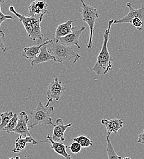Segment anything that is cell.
<instances>
[{
    "label": "cell",
    "instance_id": "f546056e",
    "mask_svg": "<svg viewBox=\"0 0 144 159\" xmlns=\"http://www.w3.org/2000/svg\"><path fill=\"white\" fill-rule=\"evenodd\" d=\"M1 118H0V121H1Z\"/></svg>",
    "mask_w": 144,
    "mask_h": 159
},
{
    "label": "cell",
    "instance_id": "5bb4252c",
    "mask_svg": "<svg viewBox=\"0 0 144 159\" xmlns=\"http://www.w3.org/2000/svg\"><path fill=\"white\" fill-rule=\"evenodd\" d=\"M101 124L105 127L107 134L112 133L117 134L123 126V121L122 119H107L104 118L101 121Z\"/></svg>",
    "mask_w": 144,
    "mask_h": 159
},
{
    "label": "cell",
    "instance_id": "30bf717a",
    "mask_svg": "<svg viewBox=\"0 0 144 159\" xmlns=\"http://www.w3.org/2000/svg\"><path fill=\"white\" fill-rule=\"evenodd\" d=\"M85 30V27L82 26L78 30H74L72 33L67 34V36L61 38L58 42L67 46H76L79 49L81 48L79 45V38L82 34L83 31Z\"/></svg>",
    "mask_w": 144,
    "mask_h": 159
},
{
    "label": "cell",
    "instance_id": "277c9868",
    "mask_svg": "<svg viewBox=\"0 0 144 159\" xmlns=\"http://www.w3.org/2000/svg\"><path fill=\"white\" fill-rule=\"evenodd\" d=\"M54 108L52 106H44L41 102L39 101L38 105L34 108L30 114L28 127L30 130L33 129L37 125H52L55 124L52 122V115Z\"/></svg>",
    "mask_w": 144,
    "mask_h": 159
},
{
    "label": "cell",
    "instance_id": "6da1fadb",
    "mask_svg": "<svg viewBox=\"0 0 144 159\" xmlns=\"http://www.w3.org/2000/svg\"><path fill=\"white\" fill-rule=\"evenodd\" d=\"M114 20L112 19L108 23V26L103 35V42L101 50L97 57L96 62L92 70L98 75H105L110 72L113 68L111 57L108 50V42L110 38V30L114 24Z\"/></svg>",
    "mask_w": 144,
    "mask_h": 159
},
{
    "label": "cell",
    "instance_id": "ac0fdd59",
    "mask_svg": "<svg viewBox=\"0 0 144 159\" xmlns=\"http://www.w3.org/2000/svg\"><path fill=\"white\" fill-rule=\"evenodd\" d=\"M110 135L107 134V137H106V141H107V145H106V152L107 154V156H108V159H122V157L118 156L114 147L113 145L111 143V140L110 139Z\"/></svg>",
    "mask_w": 144,
    "mask_h": 159
},
{
    "label": "cell",
    "instance_id": "603a6c76",
    "mask_svg": "<svg viewBox=\"0 0 144 159\" xmlns=\"http://www.w3.org/2000/svg\"><path fill=\"white\" fill-rule=\"evenodd\" d=\"M82 146L77 142H73L70 146H68V149H70L71 151L74 154H78L82 150Z\"/></svg>",
    "mask_w": 144,
    "mask_h": 159
},
{
    "label": "cell",
    "instance_id": "f1b7e54d",
    "mask_svg": "<svg viewBox=\"0 0 144 159\" xmlns=\"http://www.w3.org/2000/svg\"><path fill=\"white\" fill-rule=\"evenodd\" d=\"M131 159V158H129V157H124V159Z\"/></svg>",
    "mask_w": 144,
    "mask_h": 159
},
{
    "label": "cell",
    "instance_id": "3957f363",
    "mask_svg": "<svg viewBox=\"0 0 144 159\" xmlns=\"http://www.w3.org/2000/svg\"><path fill=\"white\" fill-rule=\"evenodd\" d=\"M47 47L48 51L54 57L56 62L63 63L74 59L73 64H76L78 60L81 59V56L75 52L71 47L54 40L47 44Z\"/></svg>",
    "mask_w": 144,
    "mask_h": 159
},
{
    "label": "cell",
    "instance_id": "5b68a950",
    "mask_svg": "<svg viewBox=\"0 0 144 159\" xmlns=\"http://www.w3.org/2000/svg\"><path fill=\"white\" fill-rule=\"evenodd\" d=\"M82 7L79 12L81 14L82 20L87 23L90 30V36L88 43L86 44L87 48L91 49L93 45V33L96 20L100 17L97 9L91 5L86 4L83 0H81Z\"/></svg>",
    "mask_w": 144,
    "mask_h": 159
},
{
    "label": "cell",
    "instance_id": "7402d4cb",
    "mask_svg": "<svg viewBox=\"0 0 144 159\" xmlns=\"http://www.w3.org/2000/svg\"><path fill=\"white\" fill-rule=\"evenodd\" d=\"M132 24L138 31H141L144 26V22L139 17H135L131 21Z\"/></svg>",
    "mask_w": 144,
    "mask_h": 159
},
{
    "label": "cell",
    "instance_id": "d6986e66",
    "mask_svg": "<svg viewBox=\"0 0 144 159\" xmlns=\"http://www.w3.org/2000/svg\"><path fill=\"white\" fill-rule=\"evenodd\" d=\"M14 114L11 111H6L0 113V117L1 119L0 122V132L2 131V130L6 127L10 120L14 116Z\"/></svg>",
    "mask_w": 144,
    "mask_h": 159
},
{
    "label": "cell",
    "instance_id": "484cf974",
    "mask_svg": "<svg viewBox=\"0 0 144 159\" xmlns=\"http://www.w3.org/2000/svg\"><path fill=\"white\" fill-rule=\"evenodd\" d=\"M137 142L142 144H144V130L139 135Z\"/></svg>",
    "mask_w": 144,
    "mask_h": 159
},
{
    "label": "cell",
    "instance_id": "d4e9b609",
    "mask_svg": "<svg viewBox=\"0 0 144 159\" xmlns=\"http://www.w3.org/2000/svg\"><path fill=\"white\" fill-rule=\"evenodd\" d=\"M1 4H0V27L1 26V24L4 21H5L6 20H12L13 19V17L12 16L5 15L4 14H3L1 12Z\"/></svg>",
    "mask_w": 144,
    "mask_h": 159
},
{
    "label": "cell",
    "instance_id": "8fae6325",
    "mask_svg": "<svg viewBox=\"0 0 144 159\" xmlns=\"http://www.w3.org/2000/svg\"><path fill=\"white\" fill-rule=\"evenodd\" d=\"M52 40L53 39H47L41 44L25 47L21 50V53L23 57L26 58L27 60H31V61L34 60L39 54L42 47L44 45L49 44V43L52 42Z\"/></svg>",
    "mask_w": 144,
    "mask_h": 159
},
{
    "label": "cell",
    "instance_id": "4316f807",
    "mask_svg": "<svg viewBox=\"0 0 144 159\" xmlns=\"http://www.w3.org/2000/svg\"><path fill=\"white\" fill-rule=\"evenodd\" d=\"M7 0H0V4H3V3H4L5 2H6Z\"/></svg>",
    "mask_w": 144,
    "mask_h": 159
},
{
    "label": "cell",
    "instance_id": "2e32d148",
    "mask_svg": "<svg viewBox=\"0 0 144 159\" xmlns=\"http://www.w3.org/2000/svg\"><path fill=\"white\" fill-rule=\"evenodd\" d=\"M51 60H53L55 61V58L48 51L47 45H46L42 47L41 52L38 55V57L31 61V65L32 67H35L39 64H42Z\"/></svg>",
    "mask_w": 144,
    "mask_h": 159
},
{
    "label": "cell",
    "instance_id": "7c38bea8",
    "mask_svg": "<svg viewBox=\"0 0 144 159\" xmlns=\"http://www.w3.org/2000/svg\"><path fill=\"white\" fill-rule=\"evenodd\" d=\"M72 124L69 123L66 125H64L63 124V119H57L56 124L53 126V134L52 136V139L55 141L64 142L65 141L64 134L67 128L71 127L72 126Z\"/></svg>",
    "mask_w": 144,
    "mask_h": 159
},
{
    "label": "cell",
    "instance_id": "8992f818",
    "mask_svg": "<svg viewBox=\"0 0 144 159\" xmlns=\"http://www.w3.org/2000/svg\"><path fill=\"white\" fill-rule=\"evenodd\" d=\"M65 88L62 82L58 78H55L49 84L46 92L47 102L45 107H49L53 100L58 101L60 99L64 94Z\"/></svg>",
    "mask_w": 144,
    "mask_h": 159
},
{
    "label": "cell",
    "instance_id": "4fadbf2b",
    "mask_svg": "<svg viewBox=\"0 0 144 159\" xmlns=\"http://www.w3.org/2000/svg\"><path fill=\"white\" fill-rule=\"evenodd\" d=\"M47 139L45 142L50 143L52 149H53L56 153L66 159H72L71 156L67 152L66 150L68 149V146L64 145L63 142L55 141L53 140L52 137L49 134L47 135Z\"/></svg>",
    "mask_w": 144,
    "mask_h": 159
},
{
    "label": "cell",
    "instance_id": "44dd1931",
    "mask_svg": "<svg viewBox=\"0 0 144 159\" xmlns=\"http://www.w3.org/2000/svg\"><path fill=\"white\" fill-rule=\"evenodd\" d=\"M18 119H19L18 115L17 114H14V115L12 117V118L10 120V121L8 123V124L2 130V131H4V132H6L7 134L12 132V130L16 128V125L17 124Z\"/></svg>",
    "mask_w": 144,
    "mask_h": 159
},
{
    "label": "cell",
    "instance_id": "7a4b0ae2",
    "mask_svg": "<svg viewBox=\"0 0 144 159\" xmlns=\"http://www.w3.org/2000/svg\"><path fill=\"white\" fill-rule=\"evenodd\" d=\"M9 11L14 14L18 19L19 21L24 26L28 38L33 41L44 40V35L42 32L41 22L43 17H26L18 13L13 6L9 7Z\"/></svg>",
    "mask_w": 144,
    "mask_h": 159
},
{
    "label": "cell",
    "instance_id": "cb8c5ba5",
    "mask_svg": "<svg viewBox=\"0 0 144 159\" xmlns=\"http://www.w3.org/2000/svg\"><path fill=\"white\" fill-rule=\"evenodd\" d=\"M5 39V34L3 31L0 30V50L2 52H5L7 48L5 46L4 41Z\"/></svg>",
    "mask_w": 144,
    "mask_h": 159
},
{
    "label": "cell",
    "instance_id": "ffe728a7",
    "mask_svg": "<svg viewBox=\"0 0 144 159\" xmlns=\"http://www.w3.org/2000/svg\"><path fill=\"white\" fill-rule=\"evenodd\" d=\"M72 139L74 141H76V142H77L78 143H79L81 144V146L84 148H86L91 147V146H93V141L88 137L84 136V135H81V136L73 138Z\"/></svg>",
    "mask_w": 144,
    "mask_h": 159
},
{
    "label": "cell",
    "instance_id": "e0dca14e",
    "mask_svg": "<svg viewBox=\"0 0 144 159\" xmlns=\"http://www.w3.org/2000/svg\"><path fill=\"white\" fill-rule=\"evenodd\" d=\"M28 143H32L33 145H36L38 144V141L34 139L32 136L23 137L22 135H20L15 142V147L12 149V152L15 153H19L26 146V144Z\"/></svg>",
    "mask_w": 144,
    "mask_h": 159
},
{
    "label": "cell",
    "instance_id": "83f0119b",
    "mask_svg": "<svg viewBox=\"0 0 144 159\" xmlns=\"http://www.w3.org/2000/svg\"><path fill=\"white\" fill-rule=\"evenodd\" d=\"M7 159H20V157H19V156H17V157H16L15 158H14V157H11V158H8Z\"/></svg>",
    "mask_w": 144,
    "mask_h": 159
},
{
    "label": "cell",
    "instance_id": "9c48e42d",
    "mask_svg": "<svg viewBox=\"0 0 144 159\" xmlns=\"http://www.w3.org/2000/svg\"><path fill=\"white\" fill-rule=\"evenodd\" d=\"M18 117L19 119L17 124L16 128L12 130V132L22 135L23 137H31V135L30 133V129L28 127L29 116L26 112L21 111Z\"/></svg>",
    "mask_w": 144,
    "mask_h": 159
},
{
    "label": "cell",
    "instance_id": "ba28073f",
    "mask_svg": "<svg viewBox=\"0 0 144 159\" xmlns=\"http://www.w3.org/2000/svg\"><path fill=\"white\" fill-rule=\"evenodd\" d=\"M126 6L129 8V12L122 19L120 20H115L114 24L120 23H131V21L135 17H139L143 21L144 23V6L139 9H134L131 2L126 3Z\"/></svg>",
    "mask_w": 144,
    "mask_h": 159
},
{
    "label": "cell",
    "instance_id": "9a60e30c",
    "mask_svg": "<svg viewBox=\"0 0 144 159\" xmlns=\"http://www.w3.org/2000/svg\"><path fill=\"white\" fill-rule=\"evenodd\" d=\"M73 22V20H69L65 23L59 25L55 30L54 40L58 42L61 38L64 37L72 33L73 30L76 29V27L72 26Z\"/></svg>",
    "mask_w": 144,
    "mask_h": 159
},
{
    "label": "cell",
    "instance_id": "52a82bcc",
    "mask_svg": "<svg viewBox=\"0 0 144 159\" xmlns=\"http://www.w3.org/2000/svg\"><path fill=\"white\" fill-rule=\"evenodd\" d=\"M47 0H35L28 7V16L43 17L49 13Z\"/></svg>",
    "mask_w": 144,
    "mask_h": 159
}]
</instances>
